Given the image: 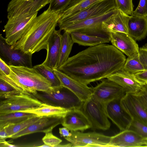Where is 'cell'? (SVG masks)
<instances>
[{
	"label": "cell",
	"mask_w": 147,
	"mask_h": 147,
	"mask_svg": "<svg viewBox=\"0 0 147 147\" xmlns=\"http://www.w3.org/2000/svg\"><path fill=\"white\" fill-rule=\"evenodd\" d=\"M60 17V12H52L48 7L29 25L11 48L32 55L42 49L47 50Z\"/></svg>",
	"instance_id": "2"
},
{
	"label": "cell",
	"mask_w": 147,
	"mask_h": 147,
	"mask_svg": "<svg viewBox=\"0 0 147 147\" xmlns=\"http://www.w3.org/2000/svg\"><path fill=\"white\" fill-rule=\"evenodd\" d=\"M81 109L91 122L92 128L103 130L110 128L111 123L106 113L105 103L92 96L84 102Z\"/></svg>",
	"instance_id": "8"
},
{
	"label": "cell",
	"mask_w": 147,
	"mask_h": 147,
	"mask_svg": "<svg viewBox=\"0 0 147 147\" xmlns=\"http://www.w3.org/2000/svg\"><path fill=\"white\" fill-rule=\"evenodd\" d=\"M116 10L117 8H115L99 16L76 22L66 27L63 30L69 33L72 32H78L90 36L109 39V33L103 30L102 24L112 16Z\"/></svg>",
	"instance_id": "6"
},
{
	"label": "cell",
	"mask_w": 147,
	"mask_h": 147,
	"mask_svg": "<svg viewBox=\"0 0 147 147\" xmlns=\"http://www.w3.org/2000/svg\"><path fill=\"white\" fill-rule=\"evenodd\" d=\"M129 129L135 131L144 140L147 141V125L136 120H132Z\"/></svg>",
	"instance_id": "34"
},
{
	"label": "cell",
	"mask_w": 147,
	"mask_h": 147,
	"mask_svg": "<svg viewBox=\"0 0 147 147\" xmlns=\"http://www.w3.org/2000/svg\"><path fill=\"white\" fill-rule=\"evenodd\" d=\"M92 88V96L104 103L113 100L121 99L125 94L123 88L118 84L107 78Z\"/></svg>",
	"instance_id": "12"
},
{
	"label": "cell",
	"mask_w": 147,
	"mask_h": 147,
	"mask_svg": "<svg viewBox=\"0 0 147 147\" xmlns=\"http://www.w3.org/2000/svg\"><path fill=\"white\" fill-rule=\"evenodd\" d=\"M38 12L8 19L3 31L7 43L12 45L21 38L29 25L37 16Z\"/></svg>",
	"instance_id": "10"
},
{
	"label": "cell",
	"mask_w": 147,
	"mask_h": 147,
	"mask_svg": "<svg viewBox=\"0 0 147 147\" xmlns=\"http://www.w3.org/2000/svg\"><path fill=\"white\" fill-rule=\"evenodd\" d=\"M62 125L70 131H81L92 128V123L81 109L68 111L63 117Z\"/></svg>",
	"instance_id": "15"
},
{
	"label": "cell",
	"mask_w": 147,
	"mask_h": 147,
	"mask_svg": "<svg viewBox=\"0 0 147 147\" xmlns=\"http://www.w3.org/2000/svg\"><path fill=\"white\" fill-rule=\"evenodd\" d=\"M40 117L37 116L24 120L16 124L5 127L8 138H10L13 135L30 125Z\"/></svg>",
	"instance_id": "32"
},
{
	"label": "cell",
	"mask_w": 147,
	"mask_h": 147,
	"mask_svg": "<svg viewBox=\"0 0 147 147\" xmlns=\"http://www.w3.org/2000/svg\"><path fill=\"white\" fill-rule=\"evenodd\" d=\"M33 67L51 82L53 87L61 86L60 82L53 69L50 68L42 63L35 65Z\"/></svg>",
	"instance_id": "31"
},
{
	"label": "cell",
	"mask_w": 147,
	"mask_h": 147,
	"mask_svg": "<svg viewBox=\"0 0 147 147\" xmlns=\"http://www.w3.org/2000/svg\"><path fill=\"white\" fill-rule=\"evenodd\" d=\"M74 42L70 33L66 31L62 35L60 51L56 69H58L67 61Z\"/></svg>",
	"instance_id": "27"
},
{
	"label": "cell",
	"mask_w": 147,
	"mask_h": 147,
	"mask_svg": "<svg viewBox=\"0 0 147 147\" xmlns=\"http://www.w3.org/2000/svg\"><path fill=\"white\" fill-rule=\"evenodd\" d=\"M116 8L115 0H101L68 16L60 17L57 23L59 30L76 22L104 14Z\"/></svg>",
	"instance_id": "5"
},
{
	"label": "cell",
	"mask_w": 147,
	"mask_h": 147,
	"mask_svg": "<svg viewBox=\"0 0 147 147\" xmlns=\"http://www.w3.org/2000/svg\"><path fill=\"white\" fill-rule=\"evenodd\" d=\"M32 55L11 48L1 34L0 36V58L9 66H24L33 68Z\"/></svg>",
	"instance_id": "11"
},
{
	"label": "cell",
	"mask_w": 147,
	"mask_h": 147,
	"mask_svg": "<svg viewBox=\"0 0 147 147\" xmlns=\"http://www.w3.org/2000/svg\"><path fill=\"white\" fill-rule=\"evenodd\" d=\"M69 110L43 103L35 109L20 112L32 113L39 117H63Z\"/></svg>",
	"instance_id": "25"
},
{
	"label": "cell",
	"mask_w": 147,
	"mask_h": 147,
	"mask_svg": "<svg viewBox=\"0 0 147 147\" xmlns=\"http://www.w3.org/2000/svg\"><path fill=\"white\" fill-rule=\"evenodd\" d=\"M107 78L121 86L125 94H136L145 85L138 79L135 75L122 69L111 75Z\"/></svg>",
	"instance_id": "16"
},
{
	"label": "cell",
	"mask_w": 147,
	"mask_h": 147,
	"mask_svg": "<svg viewBox=\"0 0 147 147\" xmlns=\"http://www.w3.org/2000/svg\"><path fill=\"white\" fill-rule=\"evenodd\" d=\"M74 43L80 45L92 47L110 42L108 39L88 35L78 32L70 33Z\"/></svg>",
	"instance_id": "26"
},
{
	"label": "cell",
	"mask_w": 147,
	"mask_h": 147,
	"mask_svg": "<svg viewBox=\"0 0 147 147\" xmlns=\"http://www.w3.org/2000/svg\"><path fill=\"white\" fill-rule=\"evenodd\" d=\"M49 92L37 91L34 96L43 103L70 110L81 109L84 102L73 92L62 86L53 87Z\"/></svg>",
	"instance_id": "4"
},
{
	"label": "cell",
	"mask_w": 147,
	"mask_h": 147,
	"mask_svg": "<svg viewBox=\"0 0 147 147\" xmlns=\"http://www.w3.org/2000/svg\"><path fill=\"white\" fill-rule=\"evenodd\" d=\"M120 104L132 120L147 125V112L134 94H125L121 99Z\"/></svg>",
	"instance_id": "17"
},
{
	"label": "cell",
	"mask_w": 147,
	"mask_h": 147,
	"mask_svg": "<svg viewBox=\"0 0 147 147\" xmlns=\"http://www.w3.org/2000/svg\"><path fill=\"white\" fill-rule=\"evenodd\" d=\"M0 71L8 76L10 74L11 70L9 66L1 58H0Z\"/></svg>",
	"instance_id": "41"
},
{
	"label": "cell",
	"mask_w": 147,
	"mask_h": 147,
	"mask_svg": "<svg viewBox=\"0 0 147 147\" xmlns=\"http://www.w3.org/2000/svg\"><path fill=\"white\" fill-rule=\"evenodd\" d=\"M116 8L129 16L133 15L134 5L132 0H115Z\"/></svg>",
	"instance_id": "33"
},
{
	"label": "cell",
	"mask_w": 147,
	"mask_h": 147,
	"mask_svg": "<svg viewBox=\"0 0 147 147\" xmlns=\"http://www.w3.org/2000/svg\"><path fill=\"white\" fill-rule=\"evenodd\" d=\"M42 140L45 144L49 146V147H57L62 142L61 140L53 134L52 131L45 133Z\"/></svg>",
	"instance_id": "37"
},
{
	"label": "cell",
	"mask_w": 147,
	"mask_h": 147,
	"mask_svg": "<svg viewBox=\"0 0 147 147\" xmlns=\"http://www.w3.org/2000/svg\"><path fill=\"white\" fill-rule=\"evenodd\" d=\"M61 30H55L48 42L47 55L43 64L52 69H56L59 57L62 35Z\"/></svg>",
	"instance_id": "23"
},
{
	"label": "cell",
	"mask_w": 147,
	"mask_h": 147,
	"mask_svg": "<svg viewBox=\"0 0 147 147\" xmlns=\"http://www.w3.org/2000/svg\"><path fill=\"white\" fill-rule=\"evenodd\" d=\"M134 94L147 112V85H144L138 93Z\"/></svg>",
	"instance_id": "38"
},
{
	"label": "cell",
	"mask_w": 147,
	"mask_h": 147,
	"mask_svg": "<svg viewBox=\"0 0 147 147\" xmlns=\"http://www.w3.org/2000/svg\"><path fill=\"white\" fill-rule=\"evenodd\" d=\"M101 0H72L68 6L60 12V17L67 16L83 9Z\"/></svg>",
	"instance_id": "29"
},
{
	"label": "cell",
	"mask_w": 147,
	"mask_h": 147,
	"mask_svg": "<svg viewBox=\"0 0 147 147\" xmlns=\"http://www.w3.org/2000/svg\"><path fill=\"white\" fill-rule=\"evenodd\" d=\"M72 0H50L49 8L53 12H60L64 10Z\"/></svg>",
	"instance_id": "35"
},
{
	"label": "cell",
	"mask_w": 147,
	"mask_h": 147,
	"mask_svg": "<svg viewBox=\"0 0 147 147\" xmlns=\"http://www.w3.org/2000/svg\"><path fill=\"white\" fill-rule=\"evenodd\" d=\"M37 116L32 113L21 112H16L0 116V129L16 124L24 120Z\"/></svg>",
	"instance_id": "28"
},
{
	"label": "cell",
	"mask_w": 147,
	"mask_h": 147,
	"mask_svg": "<svg viewBox=\"0 0 147 147\" xmlns=\"http://www.w3.org/2000/svg\"><path fill=\"white\" fill-rule=\"evenodd\" d=\"M69 130L66 127H63L59 128V133L61 137L64 138L69 136L70 135Z\"/></svg>",
	"instance_id": "43"
},
{
	"label": "cell",
	"mask_w": 147,
	"mask_h": 147,
	"mask_svg": "<svg viewBox=\"0 0 147 147\" xmlns=\"http://www.w3.org/2000/svg\"><path fill=\"white\" fill-rule=\"evenodd\" d=\"M7 138H8V136L5 128L0 129V143L6 141Z\"/></svg>",
	"instance_id": "44"
},
{
	"label": "cell",
	"mask_w": 147,
	"mask_h": 147,
	"mask_svg": "<svg viewBox=\"0 0 147 147\" xmlns=\"http://www.w3.org/2000/svg\"><path fill=\"white\" fill-rule=\"evenodd\" d=\"M147 146V141L135 131L125 130L111 137L108 147Z\"/></svg>",
	"instance_id": "20"
},
{
	"label": "cell",
	"mask_w": 147,
	"mask_h": 147,
	"mask_svg": "<svg viewBox=\"0 0 147 147\" xmlns=\"http://www.w3.org/2000/svg\"><path fill=\"white\" fill-rule=\"evenodd\" d=\"M121 69L134 75L146 70L140 61L138 53L128 57Z\"/></svg>",
	"instance_id": "30"
},
{
	"label": "cell",
	"mask_w": 147,
	"mask_h": 147,
	"mask_svg": "<svg viewBox=\"0 0 147 147\" xmlns=\"http://www.w3.org/2000/svg\"><path fill=\"white\" fill-rule=\"evenodd\" d=\"M20 93L10 85L0 79V98Z\"/></svg>",
	"instance_id": "36"
},
{
	"label": "cell",
	"mask_w": 147,
	"mask_h": 147,
	"mask_svg": "<svg viewBox=\"0 0 147 147\" xmlns=\"http://www.w3.org/2000/svg\"><path fill=\"white\" fill-rule=\"evenodd\" d=\"M9 75L0 71V79L22 93L32 96L37 91L49 93L53 89L52 83L33 67L9 66Z\"/></svg>",
	"instance_id": "3"
},
{
	"label": "cell",
	"mask_w": 147,
	"mask_h": 147,
	"mask_svg": "<svg viewBox=\"0 0 147 147\" xmlns=\"http://www.w3.org/2000/svg\"><path fill=\"white\" fill-rule=\"evenodd\" d=\"M126 58L112 45L90 47L69 57L58 69L78 82L88 85L121 69Z\"/></svg>",
	"instance_id": "1"
},
{
	"label": "cell",
	"mask_w": 147,
	"mask_h": 147,
	"mask_svg": "<svg viewBox=\"0 0 147 147\" xmlns=\"http://www.w3.org/2000/svg\"><path fill=\"white\" fill-rule=\"evenodd\" d=\"M142 47L147 50V43L146 44Z\"/></svg>",
	"instance_id": "45"
},
{
	"label": "cell",
	"mask_w": 147,
	"mask_h": 147,
	"mask_svg": "<svg viewBox=\"0 0 147 147\" xmlns=\"http://www.w3.org/2000/svg\"><path fill=\"white\" fill-rule=\"evenodd\" d=\"M61 86L67 88L74 93L83 102L90 98L92 94L91 87L72 78L58 69H54Z\"/></svg>",
	"instance_id": "19"
},
{
	"label": "cell",
	"mask_w": 147,
	"mask_h": 147,
	"mask_svg": "<svg viewBox=\"0 0 147 147\" xmlns=\"http://www.w3.org/2000/svg\"><path fill=\"white\" fill-rule=\"evenodd\" d=\"M50 1V0H11L7 6V19L38 12L49 3Z\"/></svg>",
	"instance_id": "13"
},
{
	"label": "cell",
	"mask_w": 147,
	"mask_h": 147,
	"mask_svg": "<svg viewBox=\"0 0 147 147\" xmlns=\"http://www.w3.org/2000/svg\"><path fill=\"white\" fill-rule=\"evenodd\" d=\"M121 99H115L105 104L107 116L121 131L129 129L132 119L120 104Z\"/></svg>",
	"instance_id": "14"
},
{
	"label": "cell",
	"mask_w": 147,
	"mask_h": 147,
	"mask_svg": "<svg viewBox=\"0 0 147 147\" xmlns=\"http://www.w3.org/2000/svg\"><path fill=\"white\" fill-rule=\"evenodd\" d=\"M135 76L138 79L147 85V70L138 73Z\"/></svg>",
	"instance_id": "42"
},
{
	"label": "cell",
	"mask_w": 147,
	"mask_h": 147,
	"mask_svg": "<svg viewBox=\"0 0 147 147\" xmlns=\"http://www.w3.org/2000/svg\"><path fill=\"white\" fill-rule=\"evenodd\" d=\"M128 34L136 40L144 38L147 35V17L131 16Z\"/></svg>",
	"instance_id": "24"
},
{
	"label": "cell",
	"mask_w": 147,
	"mask_h": 147,
	"mask_svg": "<svg viewBox=\"0 0 147 147\" xmlns=\"http://www.w3.org/2000/svg\"><path fill=\"white\" fill-rule=\"evenodd\" d=\"M131 16L117 9L115 12L102 24V28L109 33L120 32L128 33V24Z\"/></svg>",
	"instance_id": "22"
},
{
	"label": "cell",
	"mask_w": 147,
	"mask_h": 147,
	"mask_svg": "<svg viewBox=\"0 0 147 147\" xmlns=\"http://www.w3.org/2000/svg\"><path fill=\"white\" fill-rule=\"evenodd\" d=\"M109 39L112 45L128 57L138 53V45L128 34L120 32L109 33Z\"/></svg>",
	"instance_id": "21"
},
{
	"label": "cell",
	"mask_w": 147,
	"mask_h": 147,
	"mask_svg": "<svg viewBox=\"0 0 147 147\" xmlns=\"http://www.w3.org/2000/svg\"><path fill=\"white\" fill-rule=\"evenodd\" d=\"M0 99V116L33 109L43 103L34 96L21 92Z\"/></svg>",
	"instance_id": "7"
},
{
	"label": "cell",
	"mask_w": 147,
	"mask_h": 147,
	"mask_svg": "<svg viewBox=\"0 0 147 147\" xmlns=\"http://www.w3.org/2000/svg\"><path fill=\"white\" fill-rule=\"evenodd\" d=\"M138 57L141 63L146 70H147V50L142 47L140 48Z\"/></svg>",
	"instance_id": "40"
},
{
	"label": "cell",
	"mask_w": 147,
	"mask_h": 147,
	"mask_svg": "<svg viewBox=\"0 0 147 147\" xmlns=\"http://www.w3.org/2000/svg\"><path fill=\"white\" fill-rule=\"evenodd\" d=\"M132 16L147 17V0H140L136 9L134 11Z\"/></svg>",
	"instance_id": "39"
},
{
	"label": "cell",
	"mask_w": 147,
	"mask_h": 147,
	"mask_svg": "<svg viewBox=\"0 0 147 147\" xmlns=\"http://www.w3.org/2000/svg\"><path fill=\"white\" fill-rule=\"evenodd\" d=\"M63 117H41L26 128L11 136L10 138H16L37 132L45 133L52 131L57 125L61 124Z\"/></svg>",
	"instance_id": "18"
},
{
	"label": "cell",
	"mask_w": 147,
	"mask_h": 147,
	"mask_svg": "<svg viewBox=\"0 0 147 147\" xmlns=\"http://www.w3.org/2000/svg\"><path fill=\"white\" fill-rule=\"evenodd\" d=\"M70 135L64 138L73 147H108L111 137L93 132L83 133L70 131Z\"/></svg>",
	"instance_id": "9"
}]
</instances>
